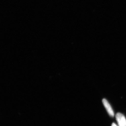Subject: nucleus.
Returning <instances> with one entry per match:
<instances>
[{
    "label": "nucleus",
    "mask_w": 126,
    "mask_h": 126,
    "mask_svg": "<svg viewBox=\"0 0 126 126\" xmlns=\"http://www.w3.org/2000/svg\"><path fill=\"white\" fill-rule=\"evenodd\" d=\"M111 126H117V125H116V124H115V123H113L112 124Z\"/></svg>",
    "instance_id": "3"
},
{
    "label": "nucleus",
    "mask_w": 126,
    "mask_h": 126,
    "mask_svg": "<svg viewBox=\"0 0 126 126\" xmlns=\"http://www.w3.org/2000/svg\"><path fill=\"white\" fill-rule=\"evenodd\" d=\"M102 103L109 115L111 117H113L114 116V112L107 100L104 98L102 100Z\"/></svg>",
    "instance_id": "2"
},
{
    "label": "nucleus",
    "mask_w": 126,
    "mask_h": 126,
    "mask_svg": "<svg viewBox=\"0 0 126 126\" xmlns=\"http://www.w3.org/2000/svg\"><path fill=\"white\" fill-rule=\"evenodd\" d=\"M116 118L119 126H126V119L123 114L118 113L116 114Z\"/></svg>",
    "instance_id": "1"
}]
</instances>
